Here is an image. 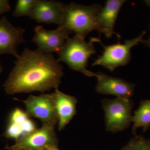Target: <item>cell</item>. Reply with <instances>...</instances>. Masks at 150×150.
<instances>
[{
    "instance_id": "1",
    "label": "cell",
    "mask_w": 150,
    "mask_h": 150,
    "mask_svg": "<svg viewBox=\"0 0 150 150\" xmlns=\"http://www.w3.org/2000/svg\"><path fill=\"white\" fill-rule=\"evenodd\" d=\"M64 75L63 66L52 54L25 48L3 86L8 95L44 92L58 88Z\"/></svg>"
},
{
    "instance_id": "2",
    "label": "cell",
    "mask_w": 150,
    "mask_h": 150,
    "mask_svg": "<svg viewBox=\"0 0 150 150\" xmlns=\"http://www.w3.org/2000/svg\"><path fill=\"white\" fill-rule=\"evenodd\" d=\"M99 38H91L89 42L84 38L75 35L69 37L64 46L58 52L59 62L66 63L71 69L82 73L89 77H96V74L86 69L88 59L96 53L93 45L95 42H99Z\"/></svg>"
},
{
    "instance_id": "3",
    "label": "cell",
    "mask_w": 150,
    "mask_h": 150,
    "mask_svg": "<svg viewBox=\"0 0 150 150\" xmlns=\"http://www.w3.org/2000/svg\"><path fill=\"white\" fill-rule=\"evenodd\" d=\"M102 7L98 4L86 6L72 2L66 5L63 22L59 25L85 38L93 30L98 31L97 17Z\"/></svg>"
},
{
    "instance_id": "4",
    "label": "cell",
    "mask_w": 150,
    "mask_h": 150,
    "mask_svg": "<svg viewBox=\"0 0 150 150\" xmlns=\"http://www.w3.org/2000/svg\"><path fill=\"white\" fill-rule=\"evenodd\" d=\"M106 131L118 133L128 129L132 123L133 102L131 100L117 98L102 100Z\"/></svg>"
},
{
    "instance_id": "5",
    "label": "cell",
    "mask_w": 150,
    "mask_h": 150,
    "mask_svg": "<svg viewBox=\"0 0 150 150\" xmlns=\"http://www.w3.org/2000/svg\"><path fill=\"white\" fill-rule=\"evenodd\" d=\"M146 33L143 31L138 37L131 40H126L123 44L119 42L105 46L100 40L99 43L103 46L104 51L102 55L93 63L92 66H102L111 72L117 67L126 66L131 60V49L143 42V36Z\"/></svg>"
},
{
    "instance_id": "6",
    "label": "cell",
    "mask_w": 150,
    "mask_h": 150,
    "mask_svg": "<svg viewBox=\"0 0 150 150\" xmlns=\"http://www.w3.org/2000/svg\"><path fill=\"white\" fill-rule=\"evenodd\" d=\"M23 102L25 106V112L29 117L39 119L42 125L56 126L58 123L54 93L30 95Z\"/></svg>"
},
{
    "instance_id": "7",
    "label": "cell",
    "mask_w": 150,
    "mask_h": 150,
    "mask_svg": "<svg viewBox=\"0 0 150 150\" xmlns=\"http://www.w3.org/2000/svg\"><path fill=\"white\" fill-rule=\"evenodd\" d=\"M55 126L42 125L39 129L25 134L11 146L8 150H46L52 146H57L58 139Z\"/></svg>"
},
{
    "instance_id": "8",
    "label": "cell",
    "mask_w": 150,
    "mask_h": 150,
    "mask_svg": "<svg viewBox=\"0 0 150 150\" xmlns=\"http://www.w3.org/2000/svg\"><path fill=\"white\" fill-rule=\"evenodd\" d=\"M34 32L32 41L36 44L37 50L48 54L58 53L71 33L60 25L52 30H48L38 25L35 28Z\"/></svg>"
},
{
    "instance_id": "9",
    "label": "cell",
    "mask_w": 150,
    "mask_h": 150,
    "mask_svg": "<svg viewBox=\"0 0 150 150\" xmlns=\"http://www.w3.org/2000/svg\"><path fill=\"white\" fill-rule=\"evenodd\" d=\"M25 29L16 27L6 16L0 18V56L9 54L18 58V47L25 43L24 34Z\"/></svg>"
},
{
    "instance_id": "10",
    "label": "cell",
    "mask_w": 150,
    "mask_h": 150,
    "mask_svg": "<svg viewBox=\"0 0 150 150\" xmlns=\"http://www.w3.org/2000/svg\"><path fill=\"white\" fill-rule=\"evenodd\" d=\"M65 5L57 1L37 0L29 17L39 23L62 24Z\"/></svg>"
},
{
    "instance_id": "11",
    "label": "cell",
    "mask_w": 150,
    "mask_h": 150,
    "mask_svg": "<svg viewBox=\"0 0 150 150\" xmlns=\"http://www.w3.org/2000/svg\"><path fill=\"white\" fill-rule=\"evenodd\" d=\"M96 77L97 78L96 90L98 93L126 99H130L134 94L135 86L134 84L101 72L96 74Z\"/></svg>"
},
{
    "instance_id": "12",
    "label": "cell",
    "mask_w": 150,
    "mask_h": 150,
    "mask_svg": "<svg viewBox=\"0 0 150 150\" xmlns=\"http://www.w3.org/2000/svg\"><path fill=\"white\" fill-rule=\"evenodd\" d=\"M124 0H108L103 8L100 10L97 17L98 32L104 33L108 38L112 37L113 34L120 35L114 32L115 22Z\"/></svg>"
},
{
    "instance_id": "13",
    "label": "cell",
    "mask_w": 150,
    "mask_h": 150,
    "mask_svg": "<svg viewBox=\"0 0 150 150\" xmlns=\"http://www.w3.org/2000/svg\"><path fill=\"white\" fill-rule=\"evenodd\" d=\"M58 118V129L62 131L76 114L78 100L75 97L64 93L59 89L54 92Z\"/></svg>"
},
{
    "instance_id": "14",
    "label": "cell",
    "mask_w": 150,
    "mask_h": 150,
    "mask_svg": "<svg viewBox=\"0 0 150 150\" xmlns=\"http://www.w3.org/2000/svg\"><path fill=\"white\" fill-rule=\"evenodd\" d=\"M132 133L136 135L137 129L140 128L144 132L150 127V100H142L137 110L132 116Z\"/></svg>"
},
{
    "instance_id": "15",
    "label": "cell",
    "mask_w": 150,
    "mask_h": 150,
    "mask_svg": "<svg viewBox=\"0 0 150 150\" xmlns=\"http://www.w3.org/2000/svg\"><path fill=\"white\" fill-rule=\"evenodd\" d=\"M37 0H18L13 16L15 17L29 16Z\"/></svg>"
},
{
    "instance_id": "16",
    "label": "cell",
    "mask_w": 150,
    "mask_h": 150,
    "mask_svg": "<svg viewBox=\"0 0 150 150\" xmlns=\"http://www.w3.org/2000/svg\"><path fill=\"white\" fill-rule=\"evenodd\" d=\"M121 150H150V140L135 135Z\"/></svg>"
},
{
    "instance_id": "17",
    "label": "cell",
    "mask_w": 150,
    "mask_h": 150,
    "mask_svg": "<svg viewBox=\"0 0 150 150\" xmlns=\"http://www.w3.org/2000/svg\"><path fill=\"white\" fill-rule=\"evenodd\" d=\"M11 6L8 1L0 0V15L10 11Z\"/></svg>"
},
{
    "instance_id": "18",
    "label": "cell",
    "mask_w": 150,
    "mask_h": 150,
    "mask_svg": "<svg viewBox=\"0 0 150 150\" xmlns=\"http://www.w3.org/2000/svg\"><path fill=\"white\" fill-rule=\"evenodd\" d=\"M145 2H146L147 5L150 7V1H145ZM142 43H144L145 45L148 46V47H150V36L147 40H143Z\"/></svg>"
},
{
    "instance_id": "19",
    "label": "cell",
    "mask_w": 150,
    "mask_h": 150,
    "mask_svg": "<svg viewBox=\"0 0 150 150\" xmlns=\"http://www.w3.org/2000/svg\"><path fill=\"white\" fill-rule=\"evenodd\" d=\"M46 150H59L58 148L57 147V146H52L47 149Z\"/></svg>"
},
{
    "instance_id": "20",
    "label": "cell",
    "mask_w": 150,
    "mask_h": 150,
    "mask_svg": "<svg viewBox=\"0 0 150 150\" xmlns=\"http://www.w3.org/2000/svg\"><path fill=\"white\" fill-rule=\"evenodd\" d=\"M3 71V68L1 64V60H0V74H1Z\"/></svg>"
}]
</instances>
